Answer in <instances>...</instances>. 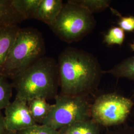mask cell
Wrapping results in <instances>:
<instances>
[{
	"label": "cell",
	"mask_w": 134,
	"mask_h": 134,
	"mask_svg": "<svg viewBox=\"0 0 134 134\" xmlns=\"http://www.w3.org/2000/svg\"><path fill=\"white\" fill-rule=\"evenodd\" d=\"M57 63L63 95L84 96L97 86L103 74L95 57L77 48H66Z\"/></svg>",
	"instance_id": "6da1fadb"
},
{
	"label": "cell",
	"mask_w": 134,
	"mask_h": 134,
	"mask_svg": "<svg viewBox=\"0 0 134 134\" xmlns=\"http://www.w3.org/2000/svg\"><path fill=\"white\" fill-rule=\"evenodd\" d=\"M12 80L15 96L27 102L37 98H55L60 86L57 61L43 56Z\"/></svg>",
	"instance_id": "7a4b0ae2"
},
{
	"label": "cell",
	"mask_w": 134,
	"mask_h": 134,
	"mask_svg": "<svg viewBox=\"0 0 134 134\" xmlns=\"http://www.w3.org/2000/svg\"><path fill=\"white\" fill-rule=\"evenodd\" d=\"M44 51L39 31L32 27L20 28L0 74L12 79L43 57Z\"/></svg>",
	"instance_id": "3957f363"
},
{
	"label": "cell",
	"mask_w": 134,
	"mask_h": 134,
	"mask_svg": "<svg viewBox=\"0 0 134 134\" xmlns=\"http://www.w3.org/2000/svg\"><path fill=\"white\" fill-rule=\"evenodd\" d=\"M96 25L93 14L81 5L68 1L50 27L59 38L67 42L77 41L90 33Z\"/></svg>",
	"instance_id": "277c9868"
},
{
	"label": "cell",
	"mask_w": 134,
	"mask_h": 134,
	"mask_svg": "<svg viewBox=\"0 0 134 134\" xmlns=\"http://www.w3.org/2000/svg\"><path fill=\"white\" fill-rule=\"evenodd\" d=\"M42 124L59 130L67 125L91 119V106L84 96L58 94Z\"/></svg>",
	"instance_id": "5b68a950"
},
{
	"label": "cell",
	"mask_w": 134,
	"mask_h": 134,
	"mask_svg": "<svg viewBox=\"0 0 134 134\" xmlns=\"http://www.w3.org/2000/svg\"><path fill=\"white\" fill-rule=\"evenodd\" d=\"M134 105L131 99L114 93L98 97L91 106L92 119L97 124L111 126L123 123Z\"/></svg>",
	"instance_id": "8992f818"
},
{
	"label": "cell",
	"mask_w": 134,
	"mask_h": 134,
	"mask_svg": "<svg viewBox=\"0 0 134 134\" xmlns=\"http://www.w3.org/2000/svg\"><path fill=\"white\" fill-rule=\"evenodd\" d=\"M7 131L18 132L36 124L29 109L27 102L15 96L14 100L5 109Z\"/></svg>",
	"instance_id": "52a82bcc"
},
{
	"label": "cell",
	"mask_w": 134,
	"mask_h": 134,
	"mask_svg": "<svg viewBox=\"0 0 134 134\" xmlns=\"http://www.w3.org/2000/svg\"><path fill=\"white\" fill-rule=\"evenodd\" d=\"M62 0H41L34 19L41 21L50 27L62 9Z\"/></svg>",
	"instance_id": "ba28073f"
},
{
	"label": "cell",
	"mask_w": 134,
	"mask_h": 134,
	"mask_svg": "<svg viewBox=\"0 0 134 134\" xmlns=\"http://www.w3.org/2000/svg\"><path fill=\"white\" fill-rule=\"evenodd\" d=\"M19 29V24L0 26V71L14 43Z\"/></svg>",
	"instance_id": "9c48e42d"
},
{
	"label": "cell",
	"mask_w": 134,
	"mask_h": 134,
	"mask_svg": "<svg viewBox=\"0 0 134 134\" xmlns=\"http://www.w3.org/2000/svg\"><path fill=\"white\" fill-rule=\"evenodd\" d=\"M98 125L90 119L67 125L58 131L59 134H100Z\"/></svg>",
	"instance_id": "30bf717a"
},
{
	"label": "cell",
	"mask_w": 134,
	"mask_h": 134,
	"mask_svg": "<svg viewBox=\"0 0 134 134\" xmlns=\"http://www.w3.org/2000/svg\"><path fill=\"white\" fill-rule=\"evenodd\" d=\"M24 20L13 8L12 0H0V26L19 24Z\"/></svg>",
	"instance_id": "8fae6325"
},
{
	"label": "cell",
	"mask_w": 134,
	"mask_h": 134,
	"mask_svg": "<svg viewBox=\"0 0 134 134\" xmlns=\"http://www.w3.org/2000/svg\"><path fill=\"white\" fill-rule=\"evenodd\" d=\"M30 112L34 120L38 124H42L44 120L48 116L52 105L47 102V100L37 98L27 102Z\"/></svg>",
	"instance_id": "7c38bea8"
},
{
	"label": "cell",
	"mask_w": 134,
	"mask_h": 134,
	"mask_svg": "<svg viewBox=\"0 0 134 134\" xmlns=\"http://www.w3.org/2000/svg\"><path fill=\"white\" fill-rule=\"evenodd\" d=\"M117 78H127L134 81V56L127 58L109 71H103Z\"/></svg>",
	"instance_id": "4fadbf2b"
},
{
	"label": "cell",
	"mask_w": 134,
	"mask_h": 134,
	"mask_svg": "<svg viewBox=\"0 0 134 134\" xmlns=\"http://www.w3.org/2000/svg\"><path fill=\"white\" fill-rule=\"evenodd\" d=\"M41 0H12L14 10L24 19H34Z\"/></svg>",
	"instance_id": "5bb4252c"
},
{
	"label": "cell",
	"mask_w": 134,
	"mask_h": 134,
	"mask_svg": "<svg viewBox=\"0 0 134 134\" xmlns=\"http://www.w3.org/2000/svg\"><path fill=\"white\" fill-rule=\"evenodd\" d=\"M8 78L0 74V112L10 103L14 88Z\"/></svg>",
	"instance_id": "9a60e30c"
},
{
	"label": "cell",
	"mask_w": 134,
	"mask_h": 134,
	"mask_svg": "<svg viewBox=\"0 0 134 134\" xmlns=\"http://www.w3.org/2000/svg\"><path fill=\"white\" fill-rule=\"evenodd\" d=\"M71 1L86 8L92 14L105 10L109 6L111 2L109 0H71Z\"/></svg>",
	"instance_id": "2e32d148"
},
{
	"label": "cell",
	"mask_w": 134,
	"mask_h": 134,
	"mask_svg": "<svg viewBox=\"0 0 134 134\" xmlns=\"http://www.w3.org/2000/svg\"><path fill=\"white\" fill-rule=\"evenodd\" d=\"M125 32L119 26H115L110 29L105 35L104 42L107 45H121L124 42Z\"/></svg>",
	"instance_id": "e0dca14e"
},
{
	"label": "cell",
	"mask_w": 134,
	"mask_h": 134,
	"mask_svg": "<svg viewBox=\"0 0 134 134\" xmlns=\"http://www.w3.org/2000/svg\"><path fill=\"white\" fill-rule=\"evenodd\" d=\"M18 134H59L58 131L47 125L36 124L17 132Z\"/></svg>",
	"instance_id": "ac0fdd59"
},
{
	"label": "cell",
	"mask_w": 134,
	"mask_h": 134,
	"mask_svg": "<svg viewBox=\"0 0 134 134\" xmlns=\"http://www.w3.org/2000/svg\"><path fill=\"white\" fill-rule=\"evenodd\" d=\"M119 19L118 21L119 27L122 29L125 32H132L134 31V16H122L118 14Z\"/></svg>",
	"instance_id": "d6986e66"
},
{
	"label": "cell",
	"mask_w": 134,
	"mask_h": 134,
	"mask_svg": "<svg viewBox=\"0 0 134 134\" xmlns=\"http://www.w3.org/2000/svg\"><path fill=\"white\" fill-rule=\"evenodd\" d=\"M7 130L5 126L4 117L0 112V134H5Z\"/></svg>",
	"instance_id": "ffe728a7"
},
{
	"label": "cell",
	"mask_w": 134,
	"mask_h": 134,
	"mask_svg": "<svg viewBox=\"0 0 134 134\" xmlns=\"http://www.w3.org/2000/svg\"><path fill=\"white\" fill-rule=\"evenodd\" d=\"M5 134H18V133H17V132H10V131H7Z\"/></svg>",
	"instance_id": "44dd1931"
}]
</instances>
